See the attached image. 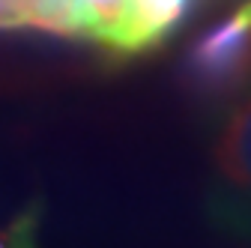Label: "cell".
Wrapping results in <instances>:
<instances>
[{
	"instance_id": "1",
	"label": "cell",
	"mask_w": 251,
	"mask_h": 248,
	"mask_svg": "<svg viewBox=\"0 0 251 248\" xmlns=\"http://www.w3.org/2000/svg\"><path fill=\"white\" fill-rule=\"evenodd\" d=\"M188 72L209 90L236 84L251 72V9L239 6L233 15L209 27L188 51Z\"/></svg>"
},
{
	"instance_id": "2",
	"label": "cell",
	"mask_w": 251,
	"mask_h": 248,
	"mask_svg": "<svg viewBox=\"0 0 251 248\" xmlns=\"http://www.w3.org/2000/svg\"><path fill=\"white\" fill-rule=\"evenodd\" d=\"M215 171L222 176L230 219L251 224V93L233 108L215 141Z\"/></svg>"
},
{
	"instance_id": "3",
	"label": "cell",
	"mask_w": 251,
	"mask_h": 248,
	"mask_svg": "<svg viewBox=\"0 0 251 248\" xmlns=\"http://www.w3.org/2000/svg\"><path fill=\"white\" fill-rule=\"evenodd\" d=\"M195 0H132L129 15L111 51L138 54L168 39L171 30L188 15Z\"/></svg>"
},
{
	"instance_id": "4",
	"label": "cell",
	"mask_w": 251,
	"mask_h": 248,
	"mask_svg": "<svg viewBox=\"0 0 251 248\" xmlns=\"http://www.w3.org/2000/svg\"><path fill=\"white\" fill-rule=\"evenodd\" d=\"M78 3L87 15V36L102 42L105 48H114L132 0H78Z\"/></svg>"
},
{
	"instance_id": "5",
	"label": "cell",
	"mask_w": 251,
	"mask_h": 248,
	"mask_svg": "<svg viewBox=\"0 0 251 248\" xmlns=\"http://www.w3.org/2000/svg\"><path fill=\"white\" fill-rule=\"evenodd\" d=\"M33 212H27L24 219L18 222V224H12L6 233H0V248H6V245H21V242H27V239H21V236H33Z\"/></svg>"
},
{
	"instance_id": "6",
	"label": "cell",
	"mask_w": 251,
	"mask_h": 248,
	"mask_svg": "<svg viewBox=\"0 0 251 248\" xmlns=\"http://www.w3.org/2000/svg\"><path fill=\"white\" fill-rule=\"evenodd\" d=\"M18 27H27L18 0H0V30H18Z\"/></svg>"
}]
</instances>
